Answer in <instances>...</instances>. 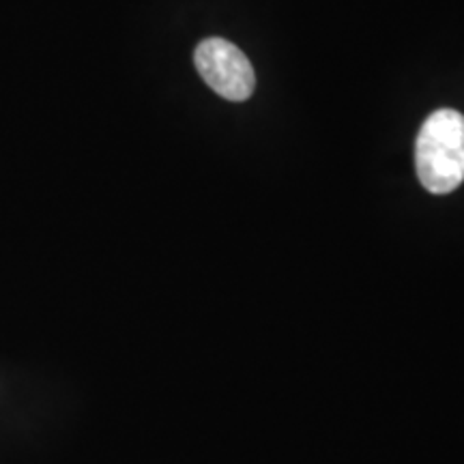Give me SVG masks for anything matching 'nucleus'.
Instances as JSON below:
<instances>
[{"label":"nucleus","mask_w":464,"mask_h":464,"mask_svg":"<svg viewBox=\"0 0 464 464\" xmlns=\"http://www.w3.org/2000/svg\"><path fill=\"white\" fill-rule=\"evenodd\" d=\"M415 168L430 194H450L464 181V116L443 108L430 114L415 140Z\"/></svg>","instance_id":"nucleus-1"},{"label":"nucleus","mask_w":464,"mask_h":464,"mask_svg":"<svg viewBox=\"0 0 464 464\" xmlns=\"http://www.w3.org/2000/svg\"><path fill=\"white\" fill-rule=\"evenodd\" d=\"M194 63L202 80L228 102H246L256 86L252 63L235 44L226 39H205L196 48Z\"/></svg>","instance_id":"nucleus-2"}]
</instances>
